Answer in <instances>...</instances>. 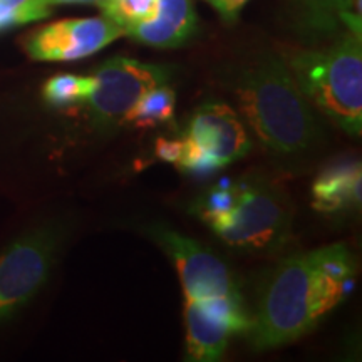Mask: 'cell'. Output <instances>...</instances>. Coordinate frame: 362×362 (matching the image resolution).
I'll list each match as a JSON object with an SVG mask.
<instances>
[{
  "mask_svg": "<svg viewBox=\"0 0 362 362\" xmlns=\"http://www.w3.org/2000/svg\"><path fill=\"white\" fill-rule=\"evenodd\" d=\"M354 277L356 260L346 243L282 260L265 280L250 315V344L267 351L305 336L347 297Z\"/></svg>",
  "mask_w": 362,
  "mask_h": 362,
  "instance_id": "1",
  "label": "cell"
},
{
  "mask_svg": "<svg viewBox=\"0 0 362 362\" xmlns=\"http://www.w3.org/2000/svg\"><path fill=\"white\" fill-rule=\"evenodd\" d=\"M232 90L242 116L272 156L298 161L317 148L319 123L284 57L262 54L242 64Z\"/></svg>",
  "mask_w": 362,
  "mask_h": 362,
  "instance_id": "2",
  "label": "cell"
},
{
  "mask_svg": "<svg viewBox=\"0 0 362 362\" xmlns=\"http://www.w3.org/2000/svg\"><path fill=\"white\" fill-rule=\"evenodd\" d=\"M287 66L307 101L351 136L362 133V42L346 33L325 49L298 51Z\"/></svg>",
  "mask_w": 362,
  "mask_h": 362,
  "instance_id": "3",
  "label": "cell"
},
{
  "mask_svg": "<svg viewBox=\"0 0 362 362\" xmlns=\"http://www.w3.org/2000/svg\"><path fill=\"white\" fill-rule=\"evenodd\" d=\"M235 200L205 223L226 245L250 253L279 250L291 237L292 205L285 192L264 178L233 183Z\"/></svg>",
  "mask_w": 362,
  "mask_h": 362,
  "instance_id": "4",
  "label": "cell"
},
{
  "mask_svg": "<svg viewBox=\"0 0 362 362\" xmlns=\"http://www.w3.org/2000/svg\"><path fill=\"white\" fill-rule=\"evenodd\" d=\"M252 149L245 126L228 104L208 101L193 112L181 139L178 166L194 175H210L242 160Z\"/></svg>",
  "mask_w": 362,
  "mask_h": 362,
  "instance_id": "5",
  "label": "cell"
},
{
  "mask_svg": "<svg viewBox=\"0 0 362 362\" xmlns=\"http://www.w3.org/2000/svg\"><path fill=\"white\" fill-rule=\"evenodd\" d=\"M89 76L90 89L84 104L99 128H110L123 124L131 107L148 90L168 84L173 67L117 56L107 59Z\"/></svg>",
  "mask_w": 362,
  "mask_h": 362,
  "instance_id": "6",
  "label": "cell"
},
{
  "mask_svg": "<svg viewBox=\"0 0 362 362\" xmlns=\"http://www.w3.org/2000/svg\"><path fill=\"white\" fill-rule=\"evenodd\" d=\"M62 233L52 226L30 230L0 255V324L29 304L47 282Z\"/></svg>",
  "mask_w": 362,
  "mask_h": 362,
  "instance_id": "7",
  "label": "cell"
},
{
  "mask_svg": "<svg viewBox=\"0 0 362 362\" xmlns=\"http://www.w3.org/2000/svg\"><path fill=\"white\" fill-rule=\"evenodd\" d=\"M149 233L173 260L187 300L242 298L233 274L225 262L200 242L165 226H153Z\"/></svg>",
  "mask_w": 362,
  "mask_h": 362,
  "instance_id": "8",
  "label": "cell"
},
{
  "mask_svg": "<svg viewBox=\"0 0 362 362\" xmlns=\"http://www.w3.org/2000/svg\"><path fill=\"white\" fill-rule=\"evenodd\" d=\"M124 35V29L107 17H84L54 22L25 39L24 47L34 61H78L103 51Z\"/></svg>",
  "mask_w": 362,
  "mask_h": 362,
  "instance_id": "9",
  "label": "cell"
},
{
  "mask_svg": "<svg viewBox=\"0 0 362 362\" xmlns=\"http://www.w3.org/2000/svg\"><path fill=\"white\" fill-rule=\"evenodd\" d=\"M197 12L192 0H158L151 17L128 27L124 35L156 49H175L193 37Z\"/></svg>",
  "mask_w": 362,
  "mask_h": 362,
  "instance_id": "10",
  "label": "cell"
},
{
  "mask_svg": "<svg viewBox=\"0 0 362 362\" xmlns=\"http://www.w3.org/2000/svg\"><path fill=\"white\" fill-rule=\"evenodd\" d=\"M361 163L346 160L320 171L312 185V206L320 214H344L361 206Z\"/></svg>",
  "mask_w": 362,
  "mask_h": 362,
  "instance_id": "11",
  "label": "cell"
},
{
  "mask_svg": "<svg viewBox=\"0 0 362 362\" xmlns=\"http://www.w3.org/2000/svg\"><path fill=\"white\" fill-rule=\"evenodd\" d=\"M188 359L197 362H214L223 357L230 339L235 334L223 322L208 315L192 300L185 304Z\"/></svg>",
  "mask_w": 362,
  "mask_h": 362,
  "instance_id": "12",
  "label": "cell"
},
{
  "mask_svg": "<svg viewBox=\"0 0 362 362\" xmlns=\"http://www.w3.org/2000/svg\"><path fill=\"white\" fill-rule=\"evenodd\" d=\"M176 106V93L168 84L158 86L148 90L126 115L123 124L136 128H153L173 119Z\"/></svg>",
  "mask_w": 362,
  "mask_h": 362,
  "instance_id": "13",
  "label": "cell"
},
{
  "mask_svg": "<svg viewBox=\"0 0 362 362\" xmlns=\"http://www.w3.org/2000/svg\"><path fill=\"white\" fill-rule=\"evenodd\" d=\"M312 25L329 29L342 22L351 33L361 34V0H302Z\"/></svg>",
  "mask_w": 362,
  "mask_h": 362,
  "instance_id": "14",
  "label": "cell"
},
{
  "mask_svg": "<svg viewBox=\"0 0 362 362\" xmlns=\"http://www.w3.org/2000/svg\"><path fill=\"white\" fill-rule=\"evenodd\" d=\"M90 89V76L59 74L54 76L44 86L45 101L56 106L84 103Z\"/></svg>",
  "mask_w": 362,
  "mask_h": 362,
  "instance_id": "15",
  "label": "cell"
},
{
  "mask_svg": "<svg viewBox=\"0 0 362 362\" xmlns=\"http://www.w3.org/2000/svg\"><path fill=\"white\" fill-rule=\"evenodd\" d=\"M158 0H101L98 7L103 16L126 30L128 27L149 19L156 11Z\"/></svg>",
  "mask_w": 362,
  "mask_h": 362,
  "instance_id": "16",
  "label": "cell"
},
{
  "mask_svg": "<svg viewBox=\"0 0 362 362\" xmlns=\"http://www.w3.org/2000/svg\"><path fill=\"white\" fill-rule=\"evenodd\" d=\"M155 153L160 160L178 165V161L181 158V139H178V141H173V139L160 138L156 141Z\"/></svg>",
  "mask_w": 362,
  "mask_h": 362,
  "instance_id": "17",
  "label": "cell"
},
{
  "mask_svg": "<svg viewBox=\"0 0 362 362\" xmlns=\"http://www.w3.org/2000/svg\"><path fill=\"white\" fill-rule=\"evenodd\" d=\"M216 8V12L226 21H235L237 16L248 4V0H208Z\"/></svg>",
  "mask_w": 362,
  "mask_h": 362,
  "instance_id": "18",
  "label": "cell"
},
{
  "mask_svg": "<svg viewBox=\"0 0 362 362\" xmlns=\"http://www.w3.org/2000/svg\"><path fill=\"white\" fill-rule=\"evenodd\" d=\"M40 2L45 4L47 7L61 6V4H96L98 6L101 0H40Z\"/></svg>",
  "mask_w": 362,
  "mask_h": 362,
  "instance_id": "19",
  "label": "cell"
}]
</instances>
